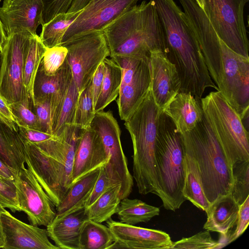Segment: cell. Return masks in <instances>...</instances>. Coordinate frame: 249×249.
Instances as JSON below:
<instances>
[{
	"label": "cell",
	"mask_w": 249,
	"mask_h": 249,
	"mask_svg": "<svg viewBox=\"0 0 249 249\" xmlns=\"http://www.w3.org/2000/svg\"><path fill=\"white\" fill-rule=\"evenodd\" d=\"M156 10L163 41V52L176 67L181 80L179 92L200 100L207 88L218 91L208 71L197 41L185 13L174 0H150Z\"/></svg>",
	"instance_id": "cell-1"
},
{
	"label": "cell",
	"mask_w": 249,
	"mask_h": 249,
	"mask_svg": "<svg viewBox=\"0 0 249 249\" xmlns=\"http://www.w3.org/2000/svg\"><path fill=\"white\" fill-rule=\"evenodd\" d=\"M212 79L242 120L249 117V58L231 50L208 19L192 27Z\"/></svg>",
	"instance_id": "cell-2"
},
{
	"label": "cell",
	"mask_w": 249,
	"mask_h": 249,
	"mask_svg": "<svg viewBox=\"0 0 249 249\" xmlns=\"http://www.w3.org/2000/svg\"><path fill=\"white\" fill-rule=\"evenodd\" d=\"M109 56L143 58L151 52H163L161 28L155 8L143 0L107 25L103 30Z\"/></svg>",
	"instance_id": "cell-3"
},
{
	"label": "cell",
	"mask_w": 249,
	"mask_h": 249,
	"mask_svg": "<svg viewBox=\"0 0 249 249\" xmlns=\"http://www.w3.org/2000/svg\"><path fill=\"white\" fill-rule=\"evenodd\" d=\"M163 111L158 106L150 87L139 105L124 121L133 146V178L142 195L159 194L155 144Z\"/></svg>",
	"instance_id": "cell-4"
},
{
	"label": "cell",
	"mask_w": 249,
	"mask_h": 249,
	"mask_svg": "<svg viewBox=\"0 0 249 249\" xmlns=\"http://www.w3.org/2000/svg\"><path fill=\"white\" fill-rule=\"evenodd\" d=\"M24 145L27 167L57 207L71 187L74 145L62 135Z\"/></svg>",
	"instance_id": "cell-5"
},
{
	"label": "cell",
	"mask_w": 249,
	"mask_h": 249,
	"mask_svg": "<svg viewBox=\"0 0 249 249\" xmlns=\"http://www.w3.org/2000/svg\"><path fill=\"white\" fill-rule=\"evenodd\" d=\"M185 149L181 134L163 112L159 120L155 144L158 196L164 208L175 211L186 200L183 195Z\"/></svg>",
	"instance_id": "cell-6"
},
{
	"label": "cell",
	"mask_w": 249,
	"mask_h": 249,
	"mask_svg": "<svg viewBox=\"0 0 249 249\" xmlns=\"http://www.w3.org/2000/svg\"><path fill=\"white\" fill-rule=\"evenodd\" d=\"M186 151L195 159L205 195L210 204L230 194L232 167L204 116L192 130L181 134Z\"/></svg>",
	"instance_id": "cell-7"
},
{
	"label": "cell",
	"mask_w": 249,
	"mask_h": 249,
	"mask_svg": "<svg viewBox=\"0 0 249 249\" xmlns=\"http://www.w3.org/2000/svg\"><path fill=\"white\" fill-rule=\"evenodd\" d=\"M204 116L231 166L249 160V133L239 114L219 91L200 99Z\"/></svg>",
	"instance_id": "cell-8"
},
{
	"label": "cell",
	"mask_w": 249,
	"mask_h": 249,
	"mask_svg": "<svg viewBox=\"0 0 249 249\" xmlns=\"http://www.w3.org/2000/svg\"><path fill=\"white\" fill-rule=\"evenodd\" d=\"M249 0H203L201 8L218 37L236 53L249 58L244 7Z\"/></svg>",
	"instance_id": "cell-9"
},
{
	"label": "cell",
	"mask_w": 249,
	"mask_h": 249,
	"mask_svg": "<svg viewBox=\"0 0 249 249\" xmlns=\"http://www.w3.org/2000/svg\"><path fill=\"white\" fill-rule=\"evenodd\" d=\"M32 35L26 31L6 36L0 63V95L8 104L29 98L23 84L24 69Z\"/></svg>",
	"instance_id": "cell-10"
},
{
	"label": "cell",
	"mask_w": 249,
	"mask_h": 249,
	"mask_svg": "<svg viewBox=\"0 0 249 249\" xmlns=\"http://www.w3.org/2000/svg\"><path fill=\"white\" fill-rule=\"evenodd\" d=\"M90 127L101 136L109 159L105 168L109 178L121 185V200L127 197L132 190L133 178L127 165L121 142V130L118 123L110 111L95 113Z\"/></svg>",
	"instance_id": "cell-11"
},
{
	"label": "cell",
	"mask_w": 249,
	"mask_h": 249,
	"mask_svg": "<svg viewBox=\"0 0 249 249\" xmlns=\"http://www.w3.org/2000/svg\"><path fill=\"white\" fill-rule=\"evenodd\" d=\"M68 50L66 59L80 92L91 81L98 67L109 56L102 31L92 32L62 44Z\"/></svg>",
	"instance_id": "cell-12"
},
{
	"label": "cell",
	"mask_w": 249,
	"mask_h": 249,
	"mask_svg": "<svg viewBox=\"0 0 249 249\" xmlns=\"http://www.w3.org/2000/svg\"><path fill=\"white\" fill-rule=\"evenodd\" d=\"M139 0H90L65 33L62 44L102 30L137 5ZM61 44V45H62Z\"/></svg>",
	"instance_id": "cell-13"
},
{
	"label": "cell",
	"mask_w": 249,
	"mask_h": 249,
	"mask_svg": "<svg viewBox=\"0 0 249 249\" xmlns=\"http://www.w3.org/2000/svg\"><path fill=\"white\" fill-rule=\"evenodd\" d=\"M14 181L20 211L27 215L31 224L48 226L56 215L54 205L32 171L21 168Z\"/></svg>",
	"instance_id": "cell-14"
},
{
	"label": "cell",
	"mask_w": 249,
	"mask_h": 249,
	"mask_svg": "<svg viewBox=\"0 0 249 249\" xmlns=\"http://www.w3.org/2000/svg\"><path fill=\"white\" fill-rule=\"evenodd\" d=\"M115 242L110 249H169L173 242L162 231L144 228L114 221H107Z\"/></svg>",
	"instance_id": "cell-15"
},
{
	"label": "cell",
	"mask_w": 249,
	"mask_h": 249,
	"mask_svg": "<svg viewBox=\"0 0 249 249\" xmlns=\"http://www.w3.org/2000/svg\"><path fill=\"white\" fill-rule=\"evenodd\" d=\"M150 88L158 106L163 111L180 91L181 80L176 66L160 50L149 56Z\"/></svg>",
	"instance_id": "cell-16"
},
{
	"label": "cell",
	"mask_w": 249,
	"mask_h": 249,
	"mask_svg": "<svg viewBox=\"0 0 249 249\" xmlns=\"http://www.w3.org/2000/svg\"><path fill=\"white\" fill-rule=\"evenodd\" d=\"M1 223L5 238L4 249H58L49 239L47 230L28 224L4 210Z\"/></svg>",
	"instance_id": "cell-17"
},
{
	"label": "cell",
	"mask_w": 249,
	"mask_h": 249,
	"mask_svg": "<svg viewBox=\"0 0 249 249\" xmlns=\"http://www.w3.org/2000/svg\"><path fill=\"white\" fill-rule=\"evenodd\" d=\"M42 0H3L0 19L6 36L26 31L32 35L42 25Z\"/></svg>",
	"instance_id": "cell-18"
},
{
	"label": "cell",
	"mask_w": 249,
	"mask_h": 249,
	"mask_svg": "<svg viewBox=\"0 0 249 249\" xmlns=\"http://www.w3.org/2000/svg\"><path fill=\"white\" fill-rule=\"evenodd\" d=\"M109 160L99 134L90 127L84 129L74 155L72 184Z\"/></svg>",
	"instance_id": "cell-19"
},
{
	"label": "cell",
	"mask_w": 249,
	"mask_h": 249,
	"mask_svg": "<svg viewBox=\"0 0 249 249\" xmlns=\"http://www.w3.org/2000/svg\"><path fill=\"white\" fill-rule=\"evenodd\" d=\"M149 57L145 58L128 84L120 87L116 102L119 116L125 121L135 110L150 87Z\"/></svg>",
	"instance_id": "cell-20"
},
{
	"label": "cell",
	"mask_w": 249,
	"mask_h": 249,
	"mask_svg": "<svg viewBox=\"0 0 249 249\" xmlns=\"http://www.w3.org/2000/svg\"><path fill=\"white\" fill-rule=\"evenodd\" d=\"M163 112L172 120L180 134L193 129L204 117L200 100L190 92H179Z\"/></svg>",
	"instance_id": "cell-21"
},
{
	"label": "cell",
	"mask_w": 249,
	"mask_h": 249,
	"mask_svg": "<svg viewBox=\"0 0 249 249\" xmlns=\"http://www.w3.org/2000/svg\"><path fill=\"white\" fill-rule=\"evenodd\" d=\"M87 219L85 208L63 217H55L46 227L49 237L59 249H80L81 231Z\"/></svg>",
	"instance_id": "cell-22"
},
{
	"label": "cell",
	"mask_w": 249,
	"mask_h": 249,
	"mask_svg": "<svg viewBox=\"0 0 249 249\" xmlns=\"http://www.w3.org/2000/svg\"><path fill=\"white\" fill-rule=\"evenodd\" d=\"M240 205L231 194L220 196L206 212L207 218L203 229L227 235L236 225Z\"/></svg>",
	"instance_id": "cell-23"
},
{
	"label": "cell",
	"mask_w": 249,
	"mask_h": 249,
	"mask_svg": "<svg viewBox=\"0 0 249 249\" xmlns=\"http://www.w3.org/2000/svg\"><path fill=\"white\" fill-rule=\"evenodd\" d=\"M100 168L85 175L73 183L56 207L55 217H61L85 208L98 178Z\"/></svg>",
	"instance_id": "cell-24"
},
{
	"label": "cell",
	"mask_w": 249,
	"mask_h": 249,
	"mask_svg": "<svg viewBox=\"0 0 249 249\" xmlns=\"http://www.w3.org/2000/svg\"><path fill=\"white\" fill-rule=\"evenodd\" d=\"M72 78L71 71L66 59L60 69L53 75L46 74L40 63L34 82L33 103L51 99L67 87Z\"/></svg>",
	"instance_id": "cell-25"
},
{
	"label": "cell",
	"mask_w": 249,
	"mask_h": 249,
	"mask_svg": "<svg viewBox=\"0 0 249 249\" xmlns=\"http://www.w3.org/2000/svg\"><path fill=\"white\" fill-rule=\"evenodd\" d=\"M0 160L18 171L25 166L27 161L24 143L18 132L12 130L1 121Z\"/></svg>",
	"instance_id": "cell-26"
},
{
	"label": "cell",
	"mask_w": 249,
	"mask_h": 249,
	"mask_svg": "<svg viewBox=\"0 0 249 249\" xmlns=\"http://www.w3.org/2000/svg\"><path fill=\"white\" fill-rule=\"evenodd\" d=\"M183 195L186 200L205 212L210 205L204 192L197 163L192 155L186 150Z\"/></svg>",
	"instance_id": "cell-27"
},
{
	"label": "cell",
	"mask_w": 249,
	"mask_h": 249,
	"mask_svg": "<svg viewBox=\"0 0 249 249\" xmlns=\"http://www.w3.org/2000/svg\"><path fill=\"white\" fill-rule=\"evenodd\" d=\"M104 75L101 91L97 100L94 111L103 110L118 96L122 82V72L119 66L111 59L103 60Z\"/></svg>",
	"instance_id": "cell-28"
},
{
	"label": "cell",
	"mask_w": 249,
	"mask_h": 249,
	"mask_svg": "<svg viewBox=\"0 0 249 249\" xmlns=\"http://www.w3.org/2000/svg\"><path fill=\"white\" fill-rule=\"evenodd\" d=\"M121 187L120 184L110 187L90 205L85 208L88 219L102 223L116 213L121 201Z\"/></svg>",
	"instance_id": "cell-29"
},
{
	"label": "cell",
	"mask_w": 249,
	"mask_h": 249,
	"mask_svg": "<svg viewBox=\"0 0 249 249\" xmlns=\"http://www.w3.org/2000/svg\"><path fill=\"white\" fill-rule=\"evenodd\" d=\"M160 212L159 208L141 200L125 197L121 200L116 213L120 222L135 225L148 222Z\"/></svg>",
	"instance_id": "cell-30"
},
{
	"label": "cell",
	"mask_w": 249,
	"mask_h": 249,
	"mask_svg": "<svg viewBox=\"0 0 249 249\" xmlns=\"http://www.w3.org/2000/svg\"><path fill=\"white\" fill-rule=\"evenodd\" d=\"M114 242L107 226L89 219L85 221L80 236V249H108Z\"/></svg>",
	"instance_id": "cell-31"
},
{
	"label": "cell",
	"mask_w": 249,
	"mask_h": 249,
	"mask_svg": "<svg viewBox=\"0 0 249 249\" xmlns=\"http://www.w3.org/2000/svg\"><path fill=\"white\" fill-rule=\"evenodd\" d=\"M46 48L39 36L32 35L30 39L28 53L25 59L23 84L26 93L31 102H34V85L36 74Z\"/></svg>",
	"instance_id": "cell-32"
},
{
	"label": "cell",
	"mask_w": 249,
	"mask_h": 249,
	"mask_svg": "<svg viewBox=\"0 0 249 249\" xmlns=\"http://www.w3.org/2000/svg\"><path fill=\"white\" fill-rule=\"evenodd\" d=\"M81 10L77 12H67L58 14L51 20L42 25L39 37L46 48L61 45L65 33L77 18Z\"/></svg>",
	"instance_id": "cell-33"
},
{
	"label": "cell",
	"mask_w": 249,
	"mask_h": 249,
	"mask_svg": "<svg viewBox=\"0 0 249 249\" xmlns=\"http://www.w3.org/2000/svg\"><path fill=\"white\" fill-rule=\"evenodd\" d=\"M79 92L73 79L69 86L65 97L51 127L52 135H59L65 125L72 124Z\"/></svg>",
	"instance_id": "cell-34"
},
{
	"label": "cell",
	"mask_w": 249,
	"mask_h": 249,
	"mask_svg": "<svg viewBox=\"0 0 249 249\" xmlns=\"http://www.w3.org/2000/svg\"><path fill=\"white\" fill-rule=\"evenodd\" d=\"M91 82V80L85 89L79 92L72 123L83 129L90 127L95 114Z\"/></svg>",
	"instance_id": "cell-35"
},
{
	"label": "cell",
	"mask_w": 249,
	"mask_h": 249,
	"mask_svg": "<svg viewBox=\"0 0 249 249\" xmlns=\"http://www.w3.org/2000/svg\"><path fill=\"white\" fill-rule=\"evenodd\" d=\"M231 195L240 205L249 196V160L240 161L232 166Z\"/></svg>",
	"instance_id": "cell-36"
},
{
	"label": "cell",
	"mask_w": 249,
	"mask_h": 249,
	"mask_svg": "<svg viewBox=\"0 0 249 249\" xmlns=\"http://www.w3.org/2000/svg\"><path fill=\"white\" fill-rule=\"evenodd\" d=\"M9 106L18 127L41 131L37 118L31 107V102L29 98L9 104Z\"/></svg>",
	"instance_id": "cell-37"
},
{
	"label": "cell",
	"mask_w": 249,
	"mask_h": 249,
	"mask_svg": "<svg viewBox=\"0 0 249 249\" xmlns=\"http://www.w3.org/2000/svg\"><path fill=\"white\" fill-rule=\"evenodd\" d=\"M170 249H218V242L214 240L210 231L205 230L188 238H182L173 242Z\"/></svg>",
	"instance_id": "cell-38"
},
{
	"label": "cell",
	"mask_w": 249,
	"mask_h": 249,
	"mask_svg": "<svg viewBox=\"0 0 249 249\" xmlns=\"http://www.w3.org/2000/svg\"><path fill=\"white\" fill-rule=\"evenodd\" d=\"M68 53L67 49L63 45L47 48L40 64L47 75L55 74L64 63Z\"/></svg>",
	"instance_id": "cell-39"
},
{
	"label": "cell",
	"mask_w": 249,
	"mask_h": 249,
	"mask_svg": "<svg viewBox=\"0 0 249 249\" xmlns=\"http://www.w3.org/2000/svg\"><path fill=\"white\" fill-rule=\"evenodd\" d=\"M146 57L139 58L123 55L110 56V58L119 66L121 70L122 82L120 87L130 82L143 61Z\"/></svg>",
	"instance_id": "cell-40"
},
{
	"label": "cell",
	"mask_w": 249,
	"mask_h": 249,
	"mask_svg": "<svg viewBox=\"0 0 249 249\" xmlns=\"http://www.w3.org/2000/svg\"><path fill=\"white\" fill-rule=\"evenodd\" d=\"M0 203L13 212H20L15 181L0 178Z\"/></svg>",
	"instance_id": "cell-41"
},
{
	"label": "cell",
	"mask_w": 249,
	"mask_h": 249,
	"mask_svg": "<svg viewBox=\"0 0 249 249\" xmlns=\"http://www.w3.org/2000/svg\"><path fill=\"white\" fill-rule=\"evenodd\" d=\"M31 107L37 118L40 130L52 135L51 99L35 102Z\"/></svg>",
	"instance_id": "cell-42"
},
{
	"label": "cell",
	"mask_w": 249,
	"mask_h": 249,
	"mask_svg": "<svg viewBox=\"0 0 249 249\" xmlns=\"http://www.w3.org/2000/svg\"><path fill=\"white\" fill-rule=\"evenodd\" d=\"M73 0H42V25L56 15L67 12Z\"/></svg>",
	"instance_id": "cell-43"
},
{
	"label": "cell",
	"mask_w": 249,
	"mask_h": 249,
	"mask_svg": "<svg viewBox=\"0 0 249 249\" xmlns=\"http://www.w3.org/2000/svg\"><path fill=\"white\" fill-rule=\"evenodd\" d=\"M117 184L108 177L105 168V164L100 168L98 178L92 191L85 205V208L90 205L106 190L110 187Z\"/></svg>",
	"instance_id": "cell-44"
},
{
	"label": "cell",
	"mask_w": 249,
	"mask_h": 249,
	"mask_svg": "<svg viewBox=\"0 0 249 249\" xmlns=\"http://www.w3.org/2000/svg\"><path fill=\"white\" fill-rule=\"evenodd\" d=\"M249 223V196L239 206L235 228L230 237V243L238 238L246 231Z\"/></svg>",
	"instance_id": "cell-45"
},
{
	"label": "cell",
	"mask_w": 249,
	"mask_h": 249,
	"mask_svg": "<svg viewBox=\"0 0 249 249\" xmlns=\"http://www.w3.org/2000/svg\"><path fill=\"white\" fill-rule=\"evenodd\" d=\"M18 133L24 143H38L51 139L54 136L35 129L18 127Z\"/></svg>",
	"instance_id": "cell-46"
},
{
	"label": "cell",
	"mask_w": 249,
	"mask_h": 249,
	"mask_svg": "<svg viewBox=\"0 0 249 249\" xmlns=\"http://www.w3.org/2000/svg\"><path fill=\"white\" fill-rule=\"evenodd\" d=\"M0 121L12 130L18 132V126L12 112L9 104L0 95Z\"/></svg>",
	"instance_id": "cell-47"
},
{
	"label": "cell",
	"mask_w": 249,
	"mask_h": 249,
	"mask_svg": "<svg viewBox=\"0 0 249 249\" xmlns=\"http://www.w3.org/2000/svg\"><path fill=\"white\" fill-rule=\"evenodd\" d=\"M104 75V65L102 62L91 79V89L94 107L100 94Z\"/></svg>",
	"instance_id": "cell-48"
},
{
	"label": "cell",
	"mask_w": 249,
	"mask_h": 249,
	"mask_svg": "<svg viewBox=\"0 0 249 249\" xmlns=\"http://www.w3.org/2000/svg\"><path fill=\"white\" fill-rule=\"evenodd\" d=\"M18 172L0 160V177L2 178L14 181Z\"/></svg>",
	"instance_id": "cell-49"
},
{
	"label": "cell",
	"mask_w": 249,
	"mask_h": 249,
	"mask_svg": "<svg viewBox=\"0 0 249 249\" xmlns=\"http://www.w3.org/2000/svg\"><path fill=\"white\" fill-rule=\"evenodd\" d=\"M90 0H73L67 12H77L82 10Z\"/></svg>",
	"instance_id": "cell-50"
},
{
	"label": "cell",
	"mask_w": 249,
	"mask_h": 249,
	"mask_svg": "<svg viewBox=\"0 0 249 249\" xmlns=\"http://www.w3.org/2000/svg\"><path fill=\"white\" fill-rule=\"evenodd\" d=\"M5 208L2 207L0 203V248L3 249L5 244V238L3 233L1 223V213L4 211Z\"/></svg>",
	"instance_id": "cell-51"
},
{
	"label": "cell",
	"mask_w": 249,
	"mask_h": 249,
	"mask_svg": "<svg viewBox=\"0 0 249 249\" xmlns=\"http://www.w3.org/2000/svg\"><path fill=\"white\" fill-rule=\"evenodd\" d=\"M6 36L5 35L2 22L0 19V49L2 50V46L5 41Z\"/></svg>",
	"instance_id": "cell-52"
},
{
	"label": "cell",
	"mask_w": 249,
	"mask_h": 249,
	"mask_svg": "<svg viewBox=\"0 0 249 249\" xmlns=\"http://www.w3.org/2000/svg\"><path fill=\"white\" fill-rule=\"evenodd\" d=\"M197 4L201 8L203 7V0H195Z\"/></svg>",
	"instance_id": "cell-53"
},
{
	"label": "cell",
	"mask_w": 249,
	"mask_h": 249,
	"mask_svg": "<svg viewBox=\"0 0 249 249\" xmlns=\"http://www.w3.org/2000/svg\"><path fill=\"white\" fill-rule=\"evenodd\" d=\"M1 55H2V50L0 49V63L1 58Z\"/></svg>",
	"instance_id": "cell-54"
},
{
	"label": "cell",
	"mask_w": 249,
	"mask_h": 249,
	"mask_svg": "<svg viewBox=\"0 0 249 249\" xmlns=\"http://www.w3.org/2000/svg\"><path fill=\"white\" fill-rule=\"evenodd\" d=\"M0 178H2L0 177Z\"/></svg>",
	"instance_id": "cell-55"
},
{
	"label": "cell",
	"mask_w": 249,
	"mask_h": 249,
	"mask_svg": "<svg viewBox=\"0 0 249 249\" xmlns=\"http://www.w3.org/2000/svg\"><path fill=\"white\" fill-rule=\"evenodd\" d=\"M1 50V49H0Z\"/></svg>",
	"instance_id": "cell-56"
}]
</instances>
